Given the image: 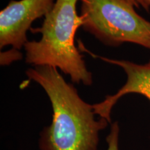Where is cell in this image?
I'll list each match as a JSON object with an SVG mask.
<instances>
[{
	"mask_svg": "<svg viewBox=\"0 0 150 150\" xmlns=\"http://www.w3.org/2000/svg\"><path fill=\"white\" fill-rule=\"evenodd\" d=\"M79 1L81 0H56L42 26L30 29L42 36L39 40L24 45L25 61L34 66L56 67L68 74L74 83L91 86L93 75L75 46L76 30L83 24V18L76 11Z\"/></svg>",
	"mask_w": 150,
	"mask_h": 150,
	"instance_id": "7a4b0ae2",
	"label": "cell"
},
{
	"mask_svg": "<svg viewBox=\"0 0 150 150\" xmlns=\"http://www.w3.org/2000/svg\"><path fill=\"white\" fill-rule=\"evenodd\" d=\"M146 65H147V66H149V67H150V61H149V62H148V63H147V64H146Z\"/></svg>",
	"mask_w": 150,
	"mask_h": 150,
	"instance_id": "30bf717a",
	"label": "cell"
},
{
	"mask_svg": "<svg viewBox=\"0 0 150 150\" xmlns=\"http://www.w3.org/2000/svg\"><path fill=\"white\" fill-rule=\"evenodd\" d=\"M26 74L44 89L53 110L51 125L40 133V149L98 150L99 133L108 126L107 120L95 119L93 105L81 98L56 67L35 66Z\"/></svg>",
	"mask_w": 150,
	"mask_h": 150,
	"instance_id": "6da1fadb",
	"label": "cell"
},
{
	"mask_svg": "<svg viewBox=\"0 0 150 150\" xmlns=\"http://www.w3.org/2000/svg\"><path fill=\"white\" fill-rule=\"evenodd\" d=\"M22 59V54L18 50L13 49L9 51L1 53V65H5L9 64L11 62Z\"/></svg>",
	"mask_w": 150,
	"mask_h": 150,
	"instance_id": "52a82bcc",
	"label": "cell"
},
{
	"mask_svg": "<svg viewBox=\"0 0 150 150\" xmlns=\"http://www.w3.org/2000/svg\"><path fill=\"white\" fill-rule=\"evenodd\" d=\"M146 7V11H149L150 8V0H142Z\"/></svg>",
	"mask_w": 150,
	"mask_h": 150,
	"instance_id": "9c48e42d",
	"label": "cell"
},
{
	"mask_svg": "<svg viewBox=\"0 0 150 150\" xmlns=\"http://www.w3.org/2000/svg\"><path fill=\"white\" fill-rule=\"evenodd\" d=\"M85 31L102 43L132 42L150 50V22L136 12L129 0H81Z\"/></svg>",
	"mask_w": 150,
	"mask_h": 150,
	"instance_id": "3957f363",
	"label": "cell"
},
{
	"mask_svg": "<svg viewBox=\"0 0 150 150\" xmlns=\"http://www.w3.org/2000/svg\"><path fill=\"white\" fill-rule=\"evenodd\" d=\"M98 57L104 61L121 67L127 74V79L126 83L115 94L107 95L102 102L93 104L96 115L105 118L110 124L111 123L110 112L112 108L122 97L127 94H140L150 101V67L129 61Z\"/></svg>",
	"mask_w": 150,
	"mask_h": 150,
	"instance_id": "5b68a950",
	"label": "cell"
},
{
	"mask_svg": "<svg viewBox=\"0 0 150 150\" xmlns=\"http://www.w3.org/2000/svg\"><path fill=\"white\" fill-rule=\"evenodd\" d=\"M120 126L117 122H114L111 124L110 132L106 138L107 143L106 150H120L119 149V136Z\"/></svg>",
	"mask_w": 150,
	"mask_h": 150,
	"instance_id": "8992f818",
	"label": "cell"
},
{
	"mask_svg": "<svg viewBox=\"0 0 150 150\" xmlns=\"http://www.w3.org/2000/svg\"><path fill=\"white\" fill-rule=\"evenodd\" d=\"M56 0H11L0 12V48L21 50L28 42L27 32L36 19L45 16Z\"/></svg>",
	"mask_w": 150,
	"mask_h": 150,
	"instance_id": "277c9868",
	"label": "cell"
},
{
	"mask_svg": "<svg viewBox=\"0 0 150 150\" xmlns=\"http://www.w3.org/2000/svg\"><path fill=\"white\" fill-rule=\"evenodd\" d=\"M129 1H130L131 4H132L134 6L138 7H138H140V6H141L142 8H144L146 10L145 5V4H144L142 0H129Z\"/></svg>",
	"mask_w": 150,
	"mask_h": 150,
	"instance_id": "ba28073f",
	"label": "cell"
}]
</instances>
